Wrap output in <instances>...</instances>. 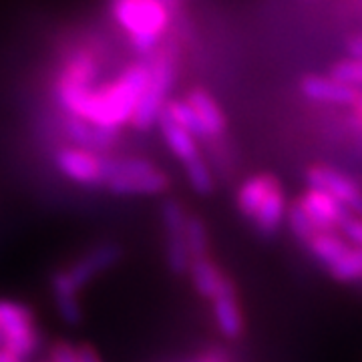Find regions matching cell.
I'll use <instances>...</instances> for the list:
<instances>
[{
  "label": "cell",
  "mask_w": 362,
  "mask_h": 362,
  "mask_svg": "<svg viewBox=\"0 0 362 362\" xmlns=\"http://www.w3.org/2000/svg\"><path fill=\"white\" fill-rule=\"evenodd\" d=\"M103 187L115 195H159L169 189V177L147 159L119 157L107 159Z\"/></svg>",
  "instance_id": "4"
},
{
  "label": "cell",
  "mask_w": 362,
  "mask_h": 362,
  "mask_svg": "<svg viewBox=\"0 0 362 362\" xmlns=\"http://www.w3.org/2000/svg\"><path fill=\"white\" fill-rule=\"evenodd\" d=\"M286 220H288V226H290V232L296 235L300 242H308L314 233H318L316 230V226L312 223L310 218L304 214V209L298 206V202H294L292 206L288 207V216H286Z\"/></svg>",
  "instance_id": "26"
},
{
  "label": "cell",
  "mask_w": 362,
  "mask_h": 362,
  "mask_svg": "<svg viewBox=\"0 0 362 362\" xmlns=\"http://www.w3.org/2000/svg\"><path fill=\"white\" fill-rule=\"evenodd\" d=\"M328 274L342 284H354L362 280V250L356 246H350L349 252L337 259L330 268H326Z\"/></svg>",
  "instance_id": "22"
},
{
  "label": "cell",
  "mask_w": 362,
  "mask_h": 362,
  "mask_svg": "<svg viewBox=\"0 0 362 362\" xmlns=\"http://www.w3.org/2000/svg\"><path fill=\"white\" fill-rule=\"evenodd\" d=\"M61 131L75 147H83L95 153H103L107 149H111L119 139V131L97 127L81 117L66 115V113L61 117Z\"/></svg>",
  "instance_id": "12"
},
{
  "label": "cell",
  "mask_w": 362,
  "mask_h": 362,
  "mask_svg": "<svg viewBox=\"0 0 362 362\" xmlns=\"http://www.w3.org/2000/svg\"><path fill=\"white\" fill-rule=\"evenodd\" d=\"M171 14L163 0H111V16L129 39L133 51L151 57L171 26Z\"/></svg>",
  "instance_id": "2"
},
{
  "label": "cell",
  "mask_w": 362,
  "mask_h": 362,
  "mask_svg": "<svg viewBox=\"0 0 362 362\" xmlns=\"http://www.w3.org/2000/svg\"><path fill=\"white\" fill-rule=\"evenodd\" d=\"M163 113L171 121H175L180 127L189 131L197 139H207V133L204 129V125H202V121H199V117H197V113L192 109V105L187 103L185 99H169V103Z\"/></svg>",
  "instance_id": "21"
},
{
  "label": "cell",
  "mask_w": 362,
  "mask_h": 362,
  "mask_svg": "<svg viewBox=\"0 0 362 362\" xmlns=\"http://www.w3.org/2000/svg\"><path fill=\"white\" fill-rule=\"evenodd\" d=\"M121 256H123V250L117 244L95 246L87 254H83L75 264H71L69 268L52 274V294H77L78 296L81 288H85L99 274L111 270L121 259Z\"/></svg>",
  "instance_id": "6"
},
{
  "label": "cell",
  "mask_w": 362,
  "mask_h": 362,
  "mask_svg": "<svg viewBox=\"0 0 362 362\" xmlns=\"http://www.w3.org/2000/svg\"><path fill=\"white\" fill-rule=\"evenodd\" d=\"M306 180L308 187H316L334 195L354 218L362 220V187L352 177L328 165H312L306 171Z\"/></svg>",
  "instance_id": "10"
},
{
  "label": "cell",
  "mask_w": 362,
  "mask_h": 362,
  "mask_svg": "<svg viewBox=\"0 0 362 362\" xmlns=\"http://www.w3.org/2000/svg\"><path fill=\"white\" fill-rule=\"evenodd\" d=\"M99 77V61L90 49H77L66 54L54 81L57 103L66 115H83V109Z\"/></svg>",
  "instance_id": "3"
},
{
  "label": "cell",
  "mask_w": 362,
  "mask_h": 362,
  "mask_svg": "<svg viewBox=\"0 0 362 362\" xmlns=\"http://www.w3.org/2000/svg\"><path fill=\"white\" fill-rule=\"evenodd\" d=\"M211 312H214L216 326L223 337L230 340L242 337L246 322H244V312L235 294V286L211 300Z\"/></svg>",
  "instance_id": "15"
},
{
  "label": "cell",
  "mask_w": 362,
  "mask_h": 362,
  "mask_svg": "<svg viewBox=\"0 0 362 362\" xmlns=\"http://www.w3.org/2000/svg\"><path fill=\"white\" fill-rule=\"evenodd\" d=\"M280 187H282V183L276 175L258 173V175L250 177L240 185V189L235 194V206H238L242 216L254 218L256 211L262 207V204L270 197V194H274Z\"/></svg>",
  "instance_id": "14"
},
{
  "label": "cell",
  "mask_w": 362,
  "mask_h": 362,
  "mask_svg": "<svg viewBox=\"0 0 362 362\" xmlns=\"http://www.w3.org/2000/svg\"><path fill=\"white\" fill-rule=\"evenodd\" d=\"M332 78H337L340 83L349 85L352 89H362V61L358 59H342L334 65L330 66V73Z\"/></svg>",
  "instance_id": "25"
},
{
  "label": "cell",
  "mask_w": 362,
  "mask_h": 362,
  "mask_svg": "<svg viewBox=\"0 0 362 362\" xmlns=\"http://www.w3.org/2000/svg\"><path fill=\"white\" fill-rule=\"evenodd\" d=\"M0 337L2 349L14 358L25 362L39 349V332L35 328V316L28 306L14 300H0Z\"/></svg>",
  "instance_id": "7"
},
{
  "label": "cell",
  "mask_w": 362,
  "mask_h": 362,
  "mask_svg": "<svg viewBox=\"0 0 362 362\" xmlns=\"http://www.w3.org/2000/svg\"><path fill=\"white\" fill-rule=\"evenodd\" d=\"M185 101L192 105V109L197 113L204 129H206L207 137H218V135H221L226 131L228 119L223 115V109L206 89L195 87V89L187 93Z\"/></svg>",
  "instance_id": "17"
},
{
  "label": "cell",
  "mask_w": 362,
  "mask_h": 362,
  "mask_svg": "<svg viewBox=\"0 0 362 362\" xmlns=\"http://www.w3.org/2000/svg\"><path fill=\"white\" fill-rule=\"evenodd\" d=\"M185 240L194 258H204L207 256L209 250V235H207V228L202 218L197 216H189L187 226H185Z\"/></svg>",
  "instance_id": "24"
},
{
  "label": "cell",
  "mask_w": 362,
  "mask_h": 362,
  "mask_svg": "<svg viewBox=\"0 0 362 362\" xmlns=\"http://www.w3.org/2000/svg\"><path fill=\"white\" fill-rule=\"evenodd\" d=\"M288 204H286V195L284 187L276 189L274 194H270V197L262 204L256 216L252 218L254 223H256V230H258L262 235H274V233L280 230L282 221L286 220L288 216Z\"/></svg>",
  "instance_id": "20"
},
{
  "label": "cell",
  "mask_w": 362,
  "mask_h": 362,
  "mask_svg": "<svg viewBox=\"0 0 362 362\" xmlns=\"http://www.w3.org/2000/svg\"><path fill=\"white\" fill-rule=\"evenodd\" d=\"M107 159L109 157H103L101 153H95L89 149L65 145L57 149L54 165L66 180L77 185L103 187L105 175H107Z\"/></svg>",
  "instance_id": "9"
},
{
  "label": "cell",
  "mask_w": 362,
  "mask_h": 362,
  "mask_svg": "<svg viewBox=\"0 0 362 362\" xmlns=\"http://www.w3.org/2000/svg\"><path fill=\"white\" fill-rule=\"evenodd\" d=\"M151 77L143 93L137 111L131 119V127L137 131H149L163 115L169 103V90L175 81V59L168 49H157L151 59Z\"/></svg>",
  "instance_id": "5"
},
{
  "label": "cell",
  "mask_w": 362,
  "mask_h": 362,
  "mask_svg": "<svg viewBox=\"0 0 362 362\" xmlns=\"http://www.w3.org/2000/svg\"><path fill=\"white\" fill-rule=\"evenodd\" d=\"M300 90L306 99L322 105H340V107H354L358 101L361 90L352 89L340 83L330 75H306L300 81Z\"/></svg>",
  "instance_id": "13"
},
{
  "label": "cell",
  "mask_w": 362,
  "mask_h": 362,
  "mask_svg": "<svg viewBox=\"0 0 362 362\" xmlns=\"http://www.w3.org/2000/svg\"><path fill=\"white\" fill-rule=\"evenodd\" d=\"M304 246L308 247V252L322 264L324 268H330L337 259H340L349 252V247L352 244H350L342 233L318 232L314 233Z\"/></svg>",
  "instance_id": "19"
},
{
  "label": "cell",
  "mask_w": 362,
  "mask_h": 362,
  "mask_svg": "<svg viewBox=\"0 0 362 362\" xmlns=\"http://www.w3.org/2000/svg\"><path fill=\"white\" fill-rule=\"evenodd\" d=\"M159 131L163 135V141L168 143L171 153L181 161V165L194 163L197 159H202L199 147H197V137H194L189 131L180 127L175 121H171L165 113L159 119Z\"/></svg>",
  "instance_id": "18"
},
{
  "label": "cell",
  "mask_w": 362,
  "mask_h": 362,
  "mask_svg": "<svg viewBox=\"0 0 362 362\" xmlns=\"http://www.w3.org/2000/svg\"><path fill=\"white\" fill-rule=\"evenodd\" d=\"M185 169V175H187V181L192 185L197 195H209L214 194V187H216V180H214V173L211 169L207 165V161L202 157L197 159L194 163H187L183 165Z\"/></svg>",
  "instance_id": "23"
},
{
  "label": "cell",
  "mask_w": 362,
  "mask_h": 362,
  "mask_svg": "<svg viewBox=\"0 0 362 362\" xmlns=\"http://www.w3.org/2000/svg\"><path fill=\"white\" fill-rule=\"evenodd\" d=\"M189 220V214L177 199H168L161 209V221L165 230V262L168 268L175 276H183L189 272L194 256L189 252L185 240V226Z\"/></svg>",
  "instance_id": "8"
},
{
  "label": "cell",
  "mask_w": 362,
  "mask_h": 362,
  "mask_svg": "<svg viewBox=\"0 0 362 362\" xmlns=\"http://www.w3.org/2000/svg\"><path fill=\"white\" fill-rule=\"evenodd\" d=\"M296 202L298 206L304 209V214L310 218L312 223L316 226L318 232H338L352 218V214L338 202L334 195L326 194L316 187H308Z\"/></svg>",
  "instance_id": "11"
},
{
  "label": "cell",
  "mask_w": 362,
  "mask_h": 362,
  "mask_svg": "<svg viewBox=\"0 0 362 362\" xmlns=\"http://www.w3.org/2000/svg\"><path fill=\"white\" fill-rule=\"evenodd\" d=\"M346 51H349V54L352 59L362 61V35L349 39V42H346Z\"/></svg>",
  "instance_id": "30"
},
{
  "label": "cell",
  "mask_w": 362,
  "mask_h": 362,
  "mask_svg": "<svg viewBox=\"0 0 362 362\" xmlns=\"http://www.w3.org/2000/svg\"><path fill=\"white\" fill-rule=\"evenodd\" d=\"M149 77H151L149 61L129 65L111 83L93 89L81 119L111 131H119L127 123L131 125L137 105L147 89Z\"/></svg>",
  "instance_id": "1"
},
{
  "label": "cell",
  "mask_w": 362,
  "mask_h": 362,
  "mask_svg": "<svg viewBox=\"0 0 362 362\" xmlns=\"http://www.w3.org/2000/svg\"><path fill=\"white\" fill-rule=\"evenodd\" d=\"M342 235L349 240L352 246L361 247L362 250V220L361 218H350L346 223H344V228H342Z\"/></svg>",
  "instance_id": "28"
},
{
  "label": "cell",
  "mask_w": 362,
  "mask_h": 362,
  "mask_svg": "<svg viewBox=\"0 0 362 362\" xmlns=\"http://www.w3.org/2000/svg\"><path fill=\"white\" fill-rule=\"evenodd\" d=\"M0 362H21V361H18V358H14L8 350L0 349Z\"/></svg>",
  "instance_id": "31"
},
{
  "label": "cell",
  "mask_w": 362,
  "mask_h": 362,
  "mask_svg": "<svg viewBox=\"0 0 362 362\" xmlns=\"http://www.w3.org/2000/svg\"><path fill=\"white\" fill-rule=\"evenodd\" d=\"M49 362H78L77 346L69 342H57L51 349V361Z\"/></svg>",
  "instance_id": "27"
},
{
  "label": "cell",
  "mask_w": 362,
  "mask_h": 362,
  "mask_svg": "<svg viewBox=\"0 0 362 362\" xmlns=\"http://www.w3.org/2000/svg\"><path fill=\"white\" fill-rule=\"evenodd\" d=\"M189 276H192V284H194L195 292L199 296L214 300L226 290L233 288V282L220 270V266L216 262L204 256V258H194L192 268H189Z\"/></svg>",
  "instance_id": "16"
},
{
  "label": "cell",
  "mask_w": 362,
  "mask_h": 362,
  "mask_svg": "<svg viewBox=\"0 0 362 362\" xmlns=\"http://www.w3.org/2000/svg\"><path fill=\"white\" fill-rule=\"evenodd\" d=\"M78 352V362H103L99 352L93 349L90 344H78L77 346Z\"/></svg>",
  "instance_id": "29"
},
{
  "label": "cell",
  "mask_w": 362,
  "mask_h": 362,
  "mask_svg": "<svg viewBox=\"0 0 362 362\" xmlns=\"http://www.w3.org/2000/svg\"><path fill=\"white\" fill-rule=\"evenodd\" d=\"M197 362H228L226 358H221V356H216V354H209V356H204L202 361Z\"/></svg>",
  "instance_id": "32"
}]
</instances>
